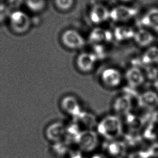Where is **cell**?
<instances>
[{"mask_svg":"<svg viewBox=\"0 0 158 158\" xmlns=\"http://www.w3.org/2000/svg\"><path fill=\"white\" fill-rule=\"evenodd\" d=\"M9 24L11 30L17 34H23L30 29L31 21L25 12L20 10L11 11L9 17Z\"/></svg>","mask_w":158,"mask_h":158,"instance_id":"cell-1","label":"cell"},{"mask_svg":"<svg viewBox=\"0 0 158 158\" xmlns=\"http://www.w3.org/2000/svg\"><path fill=\"white\" fill-rule=\"evenodd\" d=\"M61 42L64 47L70 50H79L85 45L83 36L77 30L68 29L62 33Z\"/></svg>","mask_w":158,"mask_h":158,"instance_id":"cell-2","label":"cell"},{"mask_svg":"<svg viewBox=\"0 0 158 158\" xmlns=\"http://www.w3.org/2000/svg\"><path fill=\"white\" fill-rule=\"evenodd\" d=\"M98 58L93 52H84L78 56L76 65L79 70L84 73H90L96 67Z\"/></svg>","mask_w":158,"mask_h":158,"instance_id":"cell-3","label":"cell"},{"mask_svg":"<svg viewBox=\"0 0 158 158\" xmlns=\"http://www.w3.org/2000/svg\"><path fill=\"white\" fill-rule=\"evenodd\" d=\"M101 81L104 85L109 88H114L120 85L122 81V75L118 69L107 68L101 74Z\"/></svg>","mask_w":158,"mask_h":158,"instance_id":"cell-4","label":"cell"},{"mask_svg":"<svg viewBox=\"0 0 158 158\" xmlns=\"http://www.w3.org/2000/svg\"><path fill=\"white\" fill-rule=\"evenodd\" d=\"M137 14L136 9L124 6H119L110 10V19L114 22L126 21L135 16Z\"/></svg>","mask_w":158,"mask_h":158,"instance_id":"cell-5","label":"cell"},{"mask_svg":"<svg viewBox=\"0 0 158 158\" xmlns=\"http://www.w3.org/2000/svg\"><path fill=\"white\" fill-rule=\"evenodd\" d=\"M113 33L104 28H96L91 32L89 37L90 42L95 45H104L113 39Z\"/></svg>","mask_w":158,"mask_h":158,"instance_id":"cell-6","label":"cell"},{"mask_svg":"<svg viewBox=\"0 0 158 158\" xmlns=\"http://www.w3.org/2000/svg\"><path fill=\"white\" fill-rule=\"evenodd\" d=\"M60 106L65 113L75 118L82 111L78 99L73 96L64 97L60 102Z\"/></svg>","mask_w":158,"mask_h":158,"instance_id":"cell-7","label":"cell"},{"mask_svg":"<svg viewBox=\"0 0 158 158\" xmlns=\"http://www.w3.org/2000/svg\"><path fill=\"white\" fill-rule=\"evenodd\" d=\"M110 10L103 4L94 5L91 9L90 19L93 23L100 24L110 19Z\"/></svg>","mask_w":158,"mask_h":158,"instance_id":"cell-8","label":"cell"},{"mask_svg":"<svg viewBox=\"0 0 158 158\" xmlns=\"http://www.w3.org/2000/svg\"><path fill=\"white\" fill-rule=\"evenodd\" d=\"M139 104L145 109H155L158 106V96L151 91L144 92L139 96Z\"/></svg>","mask_w":158,"mask_h":158,"instance_id":"cell-9","label":"cell"},{"mask_svg":"<svg viewBox=\"0 0 158 158\" xmlns=\"http://www.w3.org/2000/svg\"><path fill=\"white\" fill-rule=\"evenodd\" d=\"M126 78L132 87H138L143 83L144 76L141 71L137 67H132L127 71Z\"/></svg>","mask_w":158,"mask_h":158,"instance_id":"cell-10","label":"cell"},{"mask_svg":"<svg viewBox=\"0 0 158 158\" xmlns=\"http://www.w3.org/2000/svg\"><path fill=\"white\" fill-rule=\"evenodd\" d=\"M131 108V101L128 96L124 95L118 98L114 103L113 109L119 114H126L129 113Z\"/></svg>","mask_w":158,"mask_h":158,"instance_id":"cell-11","label":"cell"},{"mask_svg":"<svg viewBox=\"0 0 158 158\" xmlns=\"http://www.w3.org/2000/svg\"><path fill=\"white\" fill-rule=\"evenodd\" d=\"M135 31L128 26H120L115 28L113 36L119 41H125L134 38Z\"/></svg>","mask_w":158,"mask_h":158,"instance_id":"cell-12","label":"cell"},{"mask_svg":"<svg viewBox=\"0 0 158 158\" xmlns=\"http://www.w3.org/2000/svg\"><path fill=\"white\" fill-rule=\"evenodd\" d=\"M144 26L152 28L158 31V9H153L145 15L141 20Z\"/></svg>","mask_w":158,"mask_h":158,"instance_id":"cell-13","label":"cell"},{"mask_svg":"<svg viewBox=\"0 0 158 158\" xmlns=\"http://www.w3.org/2000/svg\"><path fill=\"white\" fill-rule=\"evenodd\" d=\"M135 41L141 47H146L154 41V37L151 32L145 29H140L135 33Z\"/></svg>","mask_w":158,"mask_h":158,"instance_id":"cell-14","label":"cell"},{"mask_svg":"<svg viewBox=\"0 0 158 158\" xmlns=\"http://www.w3.org/2000/svg\"><path fill=\"white\" fill-rule=\"evenodd\" d=\"M142 61L145 64H151L158 61V48L151 47L143 54Z\"/></svg>","mask_w":158,"mask_h":158,"instance_id":"cell-15","label":"cell"},{"mask_svg":"<svg viewBox=\"0 0 158 158\" xmlns=\"http://www.w3.org/2000/svg\"><path fill=\"white\" fill-rule=\"evenodd\" d=\"M25 2L29 9L35 13L43 10L46 6L45 0H25Z\"/></svg>","mask_w":158,"mask_h":158,"instance_id":"cell-16","label":"cell"},{"mask_svg":"<svg viewBox=\"0 0 158 158\" xmlns=\"http://www.w3.org/2000/svg\"><path fill=\"white\" fill-rule=\"evenodd\" d=\"M11 11L7 4L0 2V24L8 20Z\"/></svg>","mask_w":158,"mask_h":158,"instance_id":"cell-17","label":"cell"},{"mask_svg":"<svg viewBox=\"0 0 158 158\" xmlns=\"http://www.w3.org/2000/svg\"><path fill=\"white\" fill-rule=\"evenodd\" d=\"M74 0H55L56 7L60 10H70L73 5Z\"/></svg>","mask_w":158,"mask_h":158,"instance_id":"cell-18","label":"cell"},{"mask_svg":"<svg viewBox=\"0 0 158 158\" xmlns=\"http://www.w3.org/2000/svg\"><path fill=\"white\" fill-rule=\"evenodd\" d=\"M23 0H8L6 4L10 9H13L14 10H19V8L23 4Z\"/></svg>","mask_w":158,"mask_h":158,"instance_id":"cell-19","label":"cell"},{"mask_svg":"<svg viewBox=\"0 0 158 158\" xmlns=\"http://www.w3.org/2000/svg\"><path fill=\"white\" fill-rule=\"evenodd\" d=\"M151 152H152V156H158V144L152 146Z\"/></svg>","mask_w":158,"mask_h":158,"instance_id":"cell-20","label":"cell"},{"mask_svg":"<svg viewBox=\"0 0 158 158\" xmlns=\"http://www.w3.org/2000/svg\"><path fill=\"white\" fill-rule=\"evenodd\" d=\"M154 87H155L156 90L158 91V78H157V79L155 81H154Z\"/></svg>","mask_w":158,"mask_h":158,"instance_id":"cell-21","label":"cell"},{"mask_svg":"<svg viewBox=\"0 0 158 158\" xmlns=\"http://www.w3.org/2000/svg\"><path fill=\"white\" fill-rule=\"evenodd\" d=\"M122 1H124V2H127V1H130L131 0H121Z\"/></svg>","mask_w":158,"mask_h":158,"instance_id":"cell-22","label":"cell"}]
</instances>
